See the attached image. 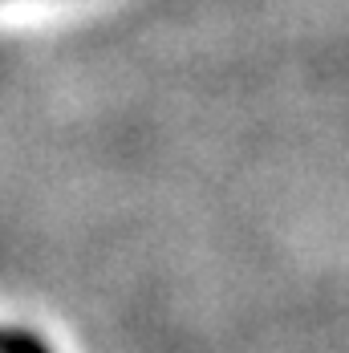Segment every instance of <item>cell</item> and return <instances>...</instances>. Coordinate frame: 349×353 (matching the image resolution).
Wrapping results in <instances>:
<instances>
[{"instance_id":"6da1fadb","label":"cell","mask_w":349,"mask_h":353,"mask_svg":"<svg viewBox=\"0 0 349 353\" xmlns=\"http://www.w3.org/2000/svg\"><path fill=\"white\" fill-rule=\"evenodd\" d=\"M0 353H49L33 333H21V329H0Z\"/></svg>"}]
</instances>
